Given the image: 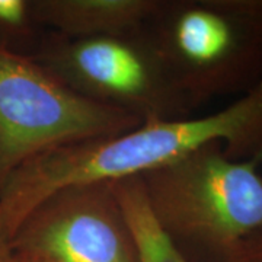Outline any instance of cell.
Wrapping results in <instances>:
<instances>
[{"label": "cell", "mask_w": 262, "mask_h": 262, "mask_svg": "<svg viewBox=\"0 0 262 262\" xmlns=\"http://www.w3.org/2000/svg\"><path fill=\"white\" fill-rule=\"evenodd\" d=\"M10 246L47 262H140L111 181L75 184L46 196L19 225Z\"/></svg>", "instance_id": "8992f818"}, {"label": "cell", "mask_w": 262, "mask_h": 262, "mask_svg": "<svg viewBox=\"0 0 262 262\" xmlns=\"http://www.w3.org/2000/svg\"><path fill=\"white\" fill-rule=\"evenodd\" d=\"M34 58L79 95L143 122L192 118V106L146 28L95 38L47 31Z\"/></svg>", "instance_id": "5b68a950"}, {"label": "cell", "mask_w": 262, "mask_h": 262, "mask_svg": "<svg viewBox=\"0 0 262 262\" xmlns=\"http://www.w3.org/2000/svg\"><path fill=\"white\" fill-rule=\"evenodd\" d=\"M159 6L160 0H34L41 27L72 38L140 32Z\"/></svg>", "instance_id": "52a82bcc"}, {"label": "cell", "mask_w": 262, "mask_h": 262, "mask_svg": "<svg viewBox=\"0 0 262 262\" xmlns=\"http://www.w3.org/2000/svg\"><path fill=\"white\" fill-rule=\"evenodd\" d=\"M214 141L232 159H262V83L206 117L141 122L125 133L66 144L29 159L0 189V223L12 239L25 217L60 188L137 178Z\"/></svg>", "instance_id": "6da1fadb"}, {"label": "cell", "mask_w": 262, "mask_h": 262, "mask_svg": "<svg viewBox=\"0 0 262 262\" xmlns=\"http://www.w3.org/2000/svg\"><path fill=\"white\" fill-rule=\"evenodd\" d=\"M12 261H13V251H12V246H10V239L5 232L2 223H0V262Z\"/></svg>", "instance_id": "8fae6325"}, {"label": "cell", "mask_w": 262, "mask_h": 262, "mask_svg": "<svg viewBox=\"0 0 262 262\" xmlns=\"http://www.w3.org/2000/svg\"><path fill=\"white\" fill-rule=\"evenodd\" d=\"M262 159H232L214 141L143 173L150 213L188 262H232L262 230Z\"/></svg>", "instance_id": "7a4b0ae2"}, {"label": "cell", "mask_w": 262, "mask_h": 262, "mask_svg": "<svg viewBox=\"0 0 262 262\" xmlns=\"http://www.w3.org/2000/svg\"><path fill=\"white\" fill-rule=\"evenodd\" d=\"M141 122L79 95L34 57L0 47V189L41 153L125 133Z\"/></svg>", "instance_id": "277c9868"}, {"label": "cell", "mask_w": 262, "mask_h": 262, "mask_svg": "<svg viewBox=\"0 0 262 262\" xmlns=\"http://www.w3.org/2000/svg\"><path fill=\"white\" fill-rule=\"evenodd\" d=\"M46 32L35 16L34 0H0V47L34 57Z\"/></svg>", "instance_id": "9c48e42d"}, {"label": "cell", "mask_w": 262, "mask_h": 262, "mask_svg": "<svg viewBox=\"0 0 262 262\" xmlns=\"http://www.w3.org/2000/svg\"><path fill=\"white\" fill-rule=\"evenodd\" d=\"M12 262H47L41 258L32 256V255H27V253H15L13 252V261Z\"/></svg>", "instance_id": "7c38bea8"}, {"label": "cell", "mask_w": 262, "mask_h": 262, "mask_svg": "<svg viewBox=\"0 0 262 262\" xmlns=\"http://www.w3.org/2000/svg\"><path fill=\"white\" fill-rule=\"evenodd\" d=\"M114 188L130 225L140 262H188L160 230L150 213L140 178L114 181Z\"/></svg>", "instance_id": "ba28073f"}, {"label": "cell", "mask_w": 262, "mask_h": 262, "mask_svg": "<svg viewBox=\"0 0 262 262\" xmlns=\"http://www.w3.org/2000/svg\"><path fill=\"white\" fill-rule=\"evenodd\" d=\"M232 262H262V230L245 239Z\"/></svg>", "instance_id": "30bf717a"}, {"label": "cell", "mask_w": 262, "mask_h": 262, "mask_svg": "<svg viewBox=\"0 0 262 262\" xmlns=\"http://www.w3.org/2000/svg\"><path fill=\"white\" fill-rule=\"evenodd\" d=\"M146 31L194 111L262 83V0H160Z\"/></svg>", "instance_id": "3957f363"}]
</instances>
